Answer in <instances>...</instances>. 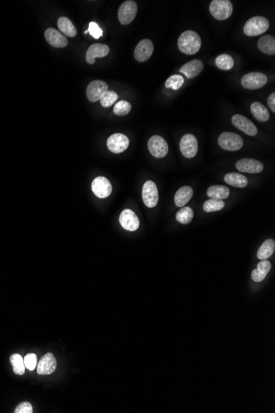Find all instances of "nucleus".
Here are the masks:
<instances>
[{
    "instance_id": "nucleus-1",
    "label": "nucleus",
    "mask_w": 275,
    "mask_h": 413,
    "mask_svg": "<svg viewBox=\"0 0 275 413\" xmlns=\"http://www.w3.org/2000/svg\"><path fill=\"white\" fill-rule=\"evenodd\" d=\"M202 40L194 31H185L178 39V48L185 55H195L200 50Z\"/></svg>"
},
{
    "instance_id": "nucleus-2",
    "label": "nucleus",
    "mask_w": 275,
    "mask_h": 413,
    "mask_svg": "<svg viewBox=\"0 0 275 413\" xmlns=\"http://www.w3.org/2000/svg\"><path fill=\"white\" fill-rule=\"evenodd\" d=\"M270 28V22L261 16H255L245 23L243 31L247 37H256L266 32Z\"/></svg>"
},
{
    "instance_id": "nucleus-3",
    "label": "nucleus",
    "mask_w": 275,
    "mask_h": 413,
    "mask_svg": "<svg viewBox=\"0 0 275 413\" xmlns=\"http://www.w3.org/2000/svg\"><path fill=\"white\" fill-rule=\"evenodd\" d=\"M209 11L217 20H226L233 14V3L229 0H213L209 5Z\"/></svg>"
},
{
    "instance_id": "nucleus-4",
    "label": "nucleus",
    "mask_w": 275,
    "mask_h": 413,
    "mask_svg": "<svg viewBox=\"0 0 275 413\" xmlns=\"http://www.w3.org/2000/svg\"><path fill=\"white\" fill-rule=\"evenodd\" d=\"M218 145L221 148L228 151H238L242 148V138L235 133L223 132L218 137Z\"/></svg>"
},
{
    "instance_id": "nucleus-5",
    "label": "nucleus",
    "mask_w": 275,
    "mask_h": 413,
    "mask_svg": "<svg viewBox=\"0 0 275 413\" xmlns=\"http://www.w3.org/2000/svg\"><path fill=\"white\" fill-rule=\"evenodd\" d=\"M138 12V5L135 1L127 0L120 5L118 11V19L122 25L132 23Z\"/></svg>"
},
{
    "instance_id": "nucleus-6",
    "label": "nucleus",
    "mask_w": 275,
    "mask_h": 413,
    "mask_svg": "<svg viewBox=\"0 0 275 413\" xmlns=\"http://www.w3.org/2000/svg\"><path fill=\"white\" fill-rule=\"evenodd\" d=\"M266 75L260 72L246 74L241 78V85L246 89L255 90L263 88L267 83Z\"/></svg>"
},
{
    "instance_id": "nucleus-7",
    "label": "nucleus",
    "mask_w": 275,
    "mask_h": 413,
    "mask_svg": "<svg viewBox=\"0 0 275 413\" xmlns=\"http://www.w3.org/2000/svg\"><path fill=\"white\" fill-rule=\"evenodd\" d=\"M148 147L151 154L155 158H164L168 154V143L160 135L152 136L148 141Z\"/></svg>"
},
{
    "instance_id": "nucleus-8",
    "label": "nucleus",
    "mask_w": 275,
    "mask_h": 413,
    "mask_svg": "<svg viewBox=\"0 0 275 413\" xmlns=\"http://www.w3.org/2000/svg\"><path fill=\"white\" fill-rule=\"evenodd\" d=\"M143 203L148 208H153L158 204L159 200L158 188L153 181H147L142 190Z\"/></svg>"
},
{
    "instance_id": "nucleus-9",
    "label": "nucleus",
    "mask_w": 275,
    "mask_h": 413,
    "mask_svg": "<svg viewBox=\"0 0 275 413\" xmlns=\"http://www.w3.org/2000/svg\"><path fill=\"white\" fill-rule=\"evenodd\" d=\"M106 145L110 152H112L113 153H120L127 150L130 146V141L126 135L116 133L108 138Z\"/></svg>"
},
{
    "instance_id": "nucleus-10",
    "label": "nucleus",
    "mask_w": 275,
    "mask_h": 413,
    "mask_svg": "<svg viewBox=\"0 0 275 413\" xmlns=\"http://www.w3.org/2000/svg\"><path fill=\"white\" fill-rule=\"evenodd\" d=\"M108 91L107 83L103 80H93L88 84L86 94L88 100L92 103L100 101L101 98Z\"/></svg>"
},
{
    "instance_id": "nucleus-11",
    "label": "nucleus",
    "mask_w": 275,
    "mask_h": 413,
    "mask_svg": "<svg viewBox=\"0 0 275 413\" xmlns=\"http://www.w3.org/2000/svg\"><path fill=\"white\" fill-rule=\"evenodd\" d=\"M180 149L185 158H192L198 153V141L195 135L186 134L180 140Z\"/></svg>"
},
{
    "instance_id": "nucleus-12",
    "label": "nucleus",
    "mask_w": 275,
    "mask_h": 413,
    "mask_svg": "<svg viewBox=\"0 0 275 413\" xmlns=\"http://www.w3.org/2000/svg\"><path fill=\"white\" fill-rule=\"evenodd\" d=\"M92 190L96 196L104 199L108 197L112 192V186L107 178L98 177L92 183Z\"/></svg>"
},
{
    "instance_id": "nucleus-13",
    "label": "nucleus",
    "mask_w": 275,
    "mask_h": 413,
    "mask_svg": "<svg viewBox=\"0 0 275 413\" xmlns=\"http://www.w3.org/2000/svg\"><path fill=\"white\" fill-rule=\"evenodd\" d=\"M154 46L152 40L143 39L138 44L135 50V60L138 62H145L153 55Z\"/></svg>"
},
{
    "instance_id": "nucleus-14",
    "label": "nucleus",
    "mask_w": 275,
    "mask_h": 413,
    "mask_svg": "<svg viewBox=\"0 0 275 413\" xmlns=\"http://www.w3.org/2000/svg\"><path fill=\"white\" fill-rule=\"evenodd\" d=\"M232 122L236 127L245 133V135H250V136H255L257 135V127L251 120H249L244 115H239V114L233 115L232 117Z\"/></svg>"
},
{
    "instance_id": "nucleus-15",
    "label": "nucleus",
    "mask_w": 275,
    "mask_h": 413,
    "mask_svg": "<svg viewBox=\"0 0 275 413\" xmlns=\"http://www.w3.org/2000/svg\"><path fill=\"white\" fill-rule=\"evenodd\" d=\"M57 362L52 353H46L40 359L37 365V373L40 375H47L55 372Z\"/></svg>"
},
{
    "instance_id": "nucleus-16",
    "label": "nucleus",
    "mask_w": 275,
    "mask_h": 413,
    "mask_svg": "<svg viewBox=\"0 0 275 413\" xmlns=\"http://www.w3.org/2000/svg\"><path fill=\"white\" fill-rule=\"evenodd\" d=\"M120 223L125 230H137L139 227V221L136 214L130 209H126L122 211L120 216Z\"/></svg>"
},
{
    "instance_id": "nucleus-17",
    "label": "nucleus",
    "mask_w": 275,
    "mask_h": 413,
    "mask_svg": "<svg viewBox=\"0 0 275 413\" xmlns=\"http://www.w3.org/2000/svg\"><path fill=\"white\" fill-rule=\"evenodd\" d=\"M236 168L241 173H260L264 170L263 163L253 158H243L238 161Z\"/></svg>"
},
{
    "instance_id": "nucleus-18",
    "label": "nucleus",
    "mask_w": 275,
    "mask_h": 413,
    "mask_svg": "<svg viewBox=\"0 0 275 413\" xmlns=\"http://www.w3.org/2000/svg\"><path fill=\"white\" fill-rule=\"evenodd\" d=\"M110 52V48L105 44L95 43L88 48L86 53V60L89 65H93L95 63L96 58L105 57Z\"/></svg>"
},
{
    "instance_id": "nucleus-19",
    "label": "nucleus",
    "mask_w": 275,
    "mask_h": 413,
    "mask_svg": "<svg viewBox=\"0 0 275 413\" xmlns=\"http://www.w3.org/2000/svg\"><path fill=\"white\" fill-rule=\"evenodd\" d=\"M45 38L53 47L64 48L68 45L67 38L55 28H48L45 32Z\"/></svg>"
},
{
    "instance_id": "nucleus-20",
    "label": "nucleus",
    "mask_w": 275,
    "mask_h": 413,
    "mask_svg": "<svg viewBox=\"0 0 275 413\" xmlns=\"http://www.w3.org/2000/svg\"><path fill=\"white\" fill-rule=\"evenodd\" d=\"M203 69H204V64L201 60H193L183 65L182 67L180 68V72L184 74L186 76V78L190 79L199 75L203 71Z\"/></svg>"
},
{
    "instance_id": "nucleus-21",
    "label": "nucleus",
    "mask_w": 275,
    "mask_h": 413,
    "mask_svg": "<svg viewBox=\"0 0 275 413\" xmlns=\"http://www.w3.org/2000/svg\"><path fill=\"white\" fill-rule=\"evenodd\" d=\"M271 270V264L268 260H262L257 265V268L251 273V278L255 282H261L265 280L268 273Z\"/></svg>"
},
{
    "instance_id": "nucleus-22",
    "label": "nucleus",
    "mask_w": 275,
    "mask_h": 413,
    "mask_svg": "<svg viewBox=\"0 0 275 413\" xmlns=\"http://www.w3.org/2000/svg\"><path fill=\"white\" fill-rule=\"evenodd\" d=\"M193 196V189L189 186L180 188L175 195V204L177 207H184Z\"/></svg>"
},
{
    "instance_id": "nucleus-23",
    "label": "nucleus",
    "mask_w": 275,
    "mask_h": 413,
    "mask_svg": "<svg viewBox=\"0 0 275 413\" xmlns=\"http://www.w3.org/2000/svg\"><path fill=\"white\" fill-rule=\"evenodd\" d=\"M258 48L264 54L270 55H275V38L273 36H263L258 41Z\"/></svg>"
},
{
    "instance_id": "nucleus-24",
    "label": "nucleus",
    "mask_w": 275,
    "mask_h": 413,
    "mask_svg": "<svg viewBox=\"0 0 275 413\" xmlns=\"http://www.w3.org/2000/svg\"><path fill=\"white\" fill-rule=\"evenodd\" d=\"M224 181L228 185L237 188H245L248 184L247 178L238 173H229L226 174Z\"/></svg>"
},
{
    "instance_id": "nucleus-25",
    "label": "nucleus",
    "mask_w": 275,
    "mask_h": 413,
    "mask_svg": "<svg viewBox=\"0 0 275 413\" xmlns=\"http://www.w3.org/2000/svg\"><path fill=\"white\" fill-rule=\"evenodd\" d=\"M250 112L255 116V119L260 122H265L270 119V112L265 106L263 105L262 103L259 102H255L251 104Z\"/></svg>"
},
{
    "instance_id": "nucleus-26",
    "label": "nucleus",
    "mask_w": 275,
    "mask_h": 413,
    "mask_svg": "<svg viewBox=\"0 0 275 413\" xmlns=\"http://www.w3.org/2000/svg\"><path fill=\"white\" fill-rule=\"evenodd\" d=\"M207 195L210 199L223 200L229 196L230 190L225 186H212L207 190Z\"/></svg>"
},
{
    "instance_id": "nucleus-27",
    "label": "nucleus",
    "mask_w": 275,
    "mask_h": 413,
    "mask_svg": "<svg viewBox=\"0 0 275 413\" xmlns=\"http://www.w3.org/2000/svg\"><path fill=\"white\" fill-rule=\"evenodd\" d=\"M58 28L64 35L74 38L77 35V29L71 22L70 19L66 17H61L58 20Z\"/></svg>"
},
{
    "instance_id": "nucleus-28",
    "label": "nucleus",
    "mask_w": 275,
    "mask_h": 413,
    "mask_svg": "<svg viewBox=\"0 0 275 413\" xmlns=\"http://www.w3.org/2000/svg\"><path fill=\"white\" fill-rule=\"evenodd\" d=\"M275 250V242L273 239H267L264 242L257 252V258L260 260H267L274 254Z\"/></svg>"
},
{
    "instance_id": "nucleus-29",
    "label": "nucleus",
    "mask_w": 275,
    "mask_h": 413,
    "mask_svg": "<svg viewBox=\"0 0 275 413\" xmlns=\"http://www.w3.org/2000/svg\"><path fill=\"white\" fill-rule=\"evenodd\" d=\"M11 365L13 366V372L18 375H23L25 373L24 359L19 354H13L10 356Z\"/></svg>"
},
{
    "instance_id": "nucleus-30",
    "label": "nucleus",
    "mask_w": 275,
    "mask_h": 413,
    "mask_svg": "<svg viewBox=\"0 0 275 413\" xmlns=\"http://www.w3.org/2000/svg\"><path fill=\"white\" fill-rule=\"evenodd\" d=\"M216 66L222 71H229L234 65V60L231 55L227 54L218 55L216 58Z\"/></svg>"
},
{
    "instance_id": "nucleus-31",
    "label": "nucleus",
    "mask_w": 275,
    "mask_h": 413,
    "mask_svg": "<svg viewBox=\"0 0 275 413\" xmlns=\"http://www.w3.org/2000/svg\"><path fill=\"white\" fill-rule=\"evenodd\" d=\"M194 217V211L190 207H182L180 211L176 213V221L179 223L183 224V225H188L191 222Z\"/></svg>"
},
{
    "instance_id": "nucleus-32",
    "label": "nucleus",
    "mask_w": 275,
    "mask_h": 413,
    "mask_svg": "<svg viewBox=\"0 0 275 413\" xmlns=\"http://www.w3.org/2000/svg\"><path fill=\"white\" fill-rule=\"evenodd\" d=\"M224 206H225V203L223 200L209 199L208 200H206L204 204V211L207 213H211V212L223 210Z\"/></svg>"
},
{
    "instance_id": "nucleus-33",
    "label": "nucleus",
    "mask_w": 275,
    "mask_h": 413,
    "mask_svg": "<svg viewBox=\"0 0 275 413\" xmlns=\"http://www.w3.org/2000/svg\"><path fill=\"white\" fill-rule=\"evenodd\" d=\"M117 93L114 91L108 90L100 99V103L103 108H109L112 106L115 102H117Z\"/></svg>"
},
{
    "instance_id": "nucleus-34",
    "label": "nucleus",
    "mask_w": 275,
    "mask_h": 413,
    "mask_svg": "<svg viewBox=\"0 0 275 413\" xmlns=\"http://www.w3.org/2000/svg\"><path fill=\"white\" fill-rule=\"evenodd\" d=\"M132 106L126 101H120L114 107V113L117 115H125L129 114L131 111Z\"/></svg>"
},
{
    "instance_id": "nucleus-35",
    "label": "nucleus",
    "mask_w": 275,
    "mask_h": 413,
    "mask_svg": "<svg viewBox=\"0 0 275 413\" xmlns=\"http://www.w3.org/2000/svg\"><path fill=\"white\" fill-rule=\"evenodd\" d=\"M184 83V78L182 76L174 75L171 76L166 81L165 86L167 88H172L174 90H178Z\"/></svg>"
},
{
    "instance_id": "nucleus-36",
    "label": "nucleus",
    "mask_w": 275,
    "mask_h": 413,
    "mask_svg": "<svg viewBox=\"0 0 275 413\" xmlns=\"http://www.w3.org/2000/svg\"><path fill=\"white\" fill-rule=\"evenodd\" d=\"M24 364H25L26 368L29 370L30 371H33L35 370L37 365V357L35 354L30 353L28 354L27 356L24 357Z\"/></svg>"
},
{
    "instance_id": "nucleus-37",
    "label": "nucleus",
    "mask_w": 275,
    "mask_h": 413,
    "mask_svg": "<svg viewBox=\"0 0 275 413\" xmlns=\"http://www.w3.org/2000/svg\"><path fill=\"white\" fill-rule=\"evenodd\" d=\"M88 33L94 39H99L103 35V31L95 22H91L88 25Z\"/></svg>"
},
{
    "instance_id": "nucleus-38",
    "label": "nucleus",
    "mask_w": 275,
    "mask_h": 413,
    "mask_svg": "<svg viewBox=\"0 0 275 413\" xmlns=\"http://www.w3.org/2000/svg\"><path fill=\"white\" fill-rule=\"evenodd\" d=\"M14 413H33V406H32V404H31L30 403H28V402H24V403H20V404H19V405H18V407L16 408L15 411H14Z\"/></svg>"
},
{
    "instance_id": "nucleus-39",
    "label": "nucleus",
    "mask_w": 275,
    "mask_h": 413,
    "mask_svg": "<svg viewBox=\"0 0 275 413\" xmlns=\"http://www.w3.org/2000/svg\"><path fill=\"white\" fill-rule=\"evenodd\" d=\"M268 106L273 113H275V93H273L268 98Z\"/></svg>"
}]
</instances>
